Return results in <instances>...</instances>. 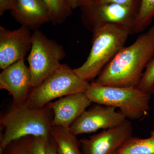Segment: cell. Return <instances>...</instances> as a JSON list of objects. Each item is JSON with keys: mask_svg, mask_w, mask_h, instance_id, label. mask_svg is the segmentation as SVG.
I'll return each instance as SVG.
<instances>
[{"mask_svg": "<svg viewBox=\"0 0 154 154\" xmlns=\"http://www.w3.org/2000/svg\"><path fill=\"white\" fill-rule=\"evenodd\" d=\"M66 55L63 47L39 30L32 34V47L28 57L33 88H36L61 65Z\"/></svg>", "mask_w": 154, "mask_h": 154, "instance_id": "cell-7", "label": "cell"}, {"mask_svg": "<svg viewBox=\"0 0 154 154\" xmlns=\"http://www.w3.org/2000/svg\"><path fill=\"white\" fill-rule=\"evenodd\" d=\"M154 57V25L123 47L107 63L94 82L101 85L138 87L143 70Z\"/></svg>", "mask_w": 154, "mask_h": 154, "instance_id": "cell-1", "label": "cell"}, {"mask_svg": "<svg viewBox=\"0 0 154 154\" xmlns=\"http://www.w3.org/2000/svg\"><path fill=\"white\" fill-rule=\"evenodd\" d=\"M139 7L92 2L80 8L83 25L91 32L111 24L125 28L133 34L135 33L136 21Z\"/></svg>", "mask_w": 154, "mask_h": 154, "instance_id": "cell-6", "label": "cell"}, {"mask_svg": "<svg viewBox=\"0 0 154 154\" xmlns=\"http://www.w3.org/2000/svg\"><path fill=\"white\" fill-rule=\"evenodd\" d=\"M91 84L77 75L67 64H61L30 92L26 103L31 107H43L60 97L86 93Z\"/></svg>", "mask_w": 154, "mask_h": 154, "instance_id": "cell-5", "label": "cell"}, {"mask_svg": "<svg viewBox=\"0 0 154 154\" xmlns=\"http://www.w3.org/2000/svg\"><path fill=\"white\" fill-rule=\"evenodd\" d=\"M66 2L70 8L72 10L78 8V0H65Z\"/></svg>", "mask_w": 154, "mask_h": 154, "instance_id": "cell-24", "label": "cell"}, {"mask_svg": "<svg viewBox=\"0 0 154 154\" xmlns=\"http://www.w3.org/2000/svg\"><path fill=\"white\" fill-rule=\"evenodd\" d=\"M92 103L85 92L68 95L49 102L47 105L54 113L51 125L69 128Z\"/></svg>", "mask_w": 154, "mask_h": 154, "instance_id": "cell-12", "label": "cell"}, {"mask_svg": "<svg viewBox=\"0 0 154 154\" xmlns=\"http://www.w3.org/2000/svg\"><path fill=\"white\" fill-rule=\"evenodd\" d=\"M92 2L98 4L113 3L130 7H138L140 5V0H92Z\"/></svg>", "mask_w": 154, "mask_h": 154, "instance_id": "cell-21", "label": "cell"}, {"mask_svg": "<svg viewBox=\"0 0 154 154\" xmlns=\"http://www.w3.org/2000/svg\"><path fill=\"white\" fill-rule=\"evenodd\" d=\"M86 94L92 103L119 108L127 119H143L150 109L151 95L138 87L101 85L93 82Z\"/></svg>", "mask_w": 154, "mask_h": 154, "instance_id": "cell-4", "label": "cell"}, {"mask_svg": "<svg viewBox=\"0 0 154 154\" xmlns=\"http://www.w3.org/2000/svg\"><path fill=\"white\" fill-rule=\"evenodd\" d=\"M154 17V0H140L135 24V33L143 31Z\"/></svg>", "mask_w": 154, "mask_h": 154, "instance_id": "cell-17", "label": "cell"}, {"mask_svg": "<svg viewBox=\"0 0 154 154\" xmlns=\"http://www.w3.org/2000/svg\"><path fill=\"white\" fill-rule=\"evenodd\" d=\"M51 135L56 144L58 154H82L80 150V141L69 128L51 126Z\"/></svg>", "mask_w": 154, "mask_h": 154, "instance_id": "cell-14", "label": "cell"}, {"mask_svg": "<svg viewBox=\"0 0 154 154\" xmlns=\"http://www.w3.org/2000/svg\"><path fill=\"white\" fill-rule=\"evenodd\" d=\"M50 137L32 136L31 154H46V147Z\"/></svg>", "mask_w": 154, "mask_h": 154, "instance_id": "cell-20", "label": "cell"}, {"mask_svg": "<svg viewBox=\"0 0 154 154\" xmlns=\"http://www.w3.org/2000/svg\"><path fill=\"white\" fill-rule=\"evenodd\" d=\"M47 6L53 25L61 24L72 15V9L65 0H42Z\"/></svg>", "mask_w": 154, "mask_h": 154, "instance_id": "cell-16", "label": "cell"}, {"mask_svg": "<svg viewBox=\"0 0 154 154\" xmlns=\"http://www.w3.org/2000/svg\"><path fill=\"white\" fill-rule=\"evenodd\" d=\"M46 154H58L56 144L51 136L48 141L46 147Z\"/></svg>", "mask_w": 154, "mask_h": 154, "instance_id": "cell-23", "label": "cell"}, {"mask_svg": "<svg viewBox=\"0 0 154 154\" xmlns=\"http://www.w3.org/2000/svg\"><path fill=\"white\" fill-rule=\"evenodd\" d=\"M138 88L149 95L154 94V57L147 66Z\"/></svg>", "mask_w": 154, "mask_h": 154, "instance_id": "cell-19", "label": "cell"}, {"mask_svg": "<svg viewBox=\"0 0 154 154\" xmlns=\"http://www.w3.org/2000/svg\"><path fill=\"white\" fill-rule=\"evenodd\" d=\"M32 47L30 30L22 26L11 30L0 27V68L4 70L25 58Z\"/></svg>", "mask_w": 154, "mask_h": 154, "instance_id": "cell-10", "label": "cell"}, {"mask_svg": "<svg viewBox=\"0 0 154 154\" xmlns=\"http://www.w3.org/2000/svg\"><path fill=\"white\" fill-rule=\"evenodd\" d=\"M11 14L22 26L34 32L43 24L51 22L49 11L42 0H17Z\"/></svg>", "mask_w": 154, "mask_h": 154, "instance_id": "cell-13", "label": "cell"}, {"mask_svg": "<svg viewBox=\"0 0 154 154\" xmlns=\"http://www.w3.org/2000/svg\"><path fill=\"white\" fill-rule=\"evenodd\" d=\"M115 153L116 154H154V130L147 138L131 137Z\"/></svg>", "mask_w": 154, "mask_h": 154, "instance_id": "cell-15", "label": "cell"}, {"mask_svg": "<svg viewBox=\"0 0 154 154\" xmlns=\"http://www.w3.org/2000/svg\"><path fill=\"white\" fill-rule=\"evenodd\" d=\"M32 136H27L11 142L0 154H31Z\"/></svg>", "mask_w": 154, "mask_h": 154, "instance_id": "cell-18", "label": "cell"}, {"mask_svg": "<svg viewBox=\"0 0 154 154\" xmlns=\"http://www.w3.org/2000/svg\"><path fill=\"white\" fill-rule=\"evenodd\" d=\"M113 154H116L115 153H113Z\"/></svg>", "mask_w": 154, "mask_h": 154, "instance_id": "cell-26", "label": "cell"}, {"mask_svg": "<svg viewBox=\"0 0 154 154\" xmlns=\"http://www.w3.org/2000/svg\"><path fill=\"white\" fill-rule=\"evenodd\" d=\"M17 0H0V16L6 11L14 10L17 5Z\"/></svg>", "mask_w": 154, "mask_h": 154, "instance_id": "cell-22", "label": "cell"}, {"mask_svg": "<svg viewBox=\"0 0 154 154\" xmlns=\"http://www.w3.org/2000/svg\"><path fill=\"white\" fill-rule=\"evenodd\" d=\"M93 33L92 48L87 60L82 66L73 69L77 75L88 82L99 75L124 47L128 36L131 34L125 28L111 24L102 26Z\"/></svg>", "mask_w": 154, "mask_h": 154, "instance_id": "cell-3", "label": "cell"}, {"mask_svg": "<svg viewBox=\"0 0 154 154\" xmlns=\"http://www.w3.org/2000/svg\"><path fill=\"white\" fill-rule=\"evenodd\" d=\"M112 106L95 104L87 109L75 120L69 129L75 136L112 128L127 119Z\"/></svg>", "mask_w": 154, "mask_h": 154, "instance_id": "cell-8", "label": "cell"}, {"mask_svg": "<svg viewBox=\"0 0 154 154\" xmlns=\"http://www.w3.org/2000/svg\"><path fill=\"white\" fill-rule=\"evenodd\" d=\"M0 88L12 95L13 105L26 102L33 88L30 69L22 59L3 70L0 74Z\"/></svg>", "mask_w": 154, "mask_h": 154, "instance_id": "cell-11", "label": "cell"}, {"mask_svg": "<svg viewBox=\"0 0 154 154\" xmlns=\"http://www.w3.org/2000/svg\"><path fill=\"white\" fill-rule=\"evenodd\" d=\"M132 124L126 119L118 126L81 139L82 154H113L132 137Z\"/></svg>", "mask_w": 154, "mask_h": 154, "instance_id": "cell-9", "label": "cell"}, {"mask_svg": "<svg viewBox=\"0 0 154 154\" xmlns=\"http://www.w3.org/2000/svg\"><path fill=\"white\" fill-rule=\"evenodd\" d=\"M53 117V111L47 104L36 108L30 107L26 102L12 105L0 118V128L2 131L0 151L13 141L27 136L51 137Z\"/></svg>", "mask_w": 154, "mask_h": 154, "instance_id": "cell-2", "label": "cell"}, {"mask_svg": "<svg viewBox=\"0 0 154 154\" xmlns=\"http://www.w3.org/2000/svg\"><path fill=\"white\" fill-rule=\"evenodd\" d=\"M91 1L92 0H78V7L80 8L81 6L88 5L91 2Z\"/></svg>", "mask_w": 154, "mask_h": 154, "instance_id": "cell-25", "label": "cell"}]
</instances>
